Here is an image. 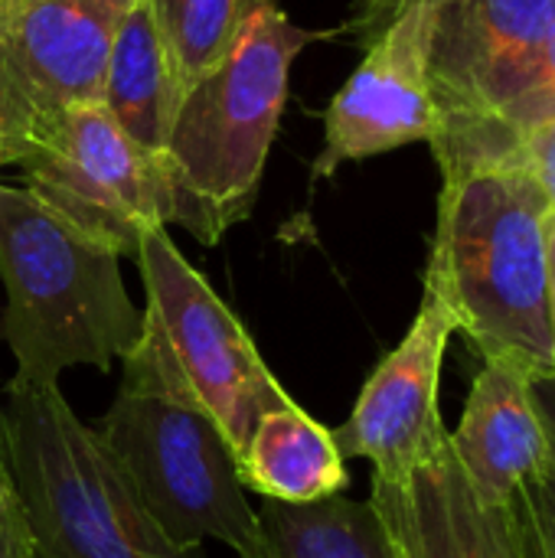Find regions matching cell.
I'll return each mask as SVG.
<instances>
[{
	"label": "cell",
	"instance_id": "obj_1",
	"mask_svg": "<svg viewBox=\"0 0 555 558\" xmlns=\"http://www.w3.org/2000/svg\"><path fill=\"white\" fill-rule=\"evenodd\" d=\"M550 199L510 150L442 170L425 288L484 363L555 376L550 324Z\"/></svg>",
	"mask_w": 555,
	"mask_h": 558
},
{
	"label": "cell",
	"instance_id": "obj_2",
	"mask_svg": "<svg viewBox=\"0 0 555 558\" xmlns=\"http://www.w3.org/2000/svg\"><path fill=\"white\" fill-rule=\"evenodd\" d=\"M95 435L173 546L200 553V543L213 539L239 558L262 556L258 510L239 481V454L147 311Z\"/></svg>",
	"mask_w": 555,
	"mask_h": 558
},
{
	"label": "cell",
	"instance_id": "obj_3",
	"mask_svg": "<svg viewBox=\"0 0 555 558\" xmlns=\"http://www.w3.org/2000/svg\"><path fill=\"white\" fill-rule=\"evenodd\" d=\"M0 337L23 383L56 386L72 366L108 373L144 327L121 255L88 239L33 190L0 183Z\"/></svg>",
	"mask_w": 555,
	"mask_h": 558
},
{
	"label": "cell",
	"instance_id": "obj_4",
	"mask_svg": "<svg viewBox=\"0 0 555 558\" xmlns=\"http://www.w3.org/2000/svg\"><path fill=\"white\" fill-rule=\"evenodd\" d=\"M327 36L334 33L298 26L272 0L236 49L183 92L164 167L173 186V222L200 245H219L249 219L288 101L291 65Z\"/></svg>",
	"mask_w": 555,
	"mask_h": 558
},
{
	"label": "cell",
	"instance_id": "obj_5",
	"mask_svg": "<svg viewBox=\"0 0 555 558\" xmlns=\"http://www.w3.org/2000/svg\"><path fill=\"white\" fill-rule=\"evenodd\" d=\"M0 412L7 468L33 558L200 556L160 533L59 383L10 379Z\"/></svg>",
	"mask_w": 555,
	"mask_h": 558
},
{
	"label": "cell",
	"instance_id": "obj_6",
	"mask_svg": "<svg viewBox=\"0 0 555 558\" xmlns=\"http://www.w3.org/2000/svg\"><path fill=\"white\" fill-rule=\"evenodd\" d=\"M62 219L121 258L137 255L150 229L173 222V186L164 160L144 154L101 101L56 114L13 160Z\"/></svg>",
	"mask_w": 555,
	"mask_h": 558
},
{
	"label": "cell",
	"instance_id": "obj_7",
	"mask_svg": "<svg viewBox=\"0 0 555 558\" xmlns=\"http://www.w3.org/2000/svg\"><path fill=\"white\" fill-rule=\"evenodd\" d=\"M429 82L438 111L432 154L497 131L546 69L555 0H429Z\"/></svg>",
	"mask_w": 555,
	"mask_h": 558
},
{
	"label": "cell",
	"instance_id": "obj_8",
	"mask_svg": "<svg viewBox=\"0 0 555 558\" xmlns=\"http://www.w3.org/2000/svg\"><path fill=\"white\" fill-rule=\"evenodd\" d=\"M134 258L147 291L144 311L164 330L190 389L239 454L255 422L294 399L268 369L242 320L183 258L167 229L144 232Z\"/></svg>",
	"mask_w": 555,
	"mask_h": 558
},
{
	"label": "cell",
	"instance_id": "obj_9",
	"mask_svg": "<svg viewBox=\"0 0 555 558\" xmlns=\"http://www.w3.org/2000/svg\"><path fill=\"white\" fill-rule=\"evenodd\" d=\"M128 3H0V163H13L65 108L101 101L111 39Z\"/></svg>",
	"mask_w": 555,
	"mask_h": 558
},
{
	"label": "cell",
	"instance_id": "obj_10",
	"mask_svg": "<svg viewBox=\"0 0 555 558\" xmlns=\"http://www.w3.org/2000/svg\"><path fill=\"white\" fill-rule=\"evenodd\" d=\"M458 333L448 304L422 288V304L406 337L363 383L350 418L334 428L337 451L373 464V481L402 484L448 445L438 405L442 366Z\"/></svg>",
	"mask_w": 555,
	"mask_h": 558
},
{
	"label": "cell",
	"instance_id": "obj_11",
	"mask_svg": "<svg viewBox=\"0 0 555 558\" xmlns=\"http://www.w3.org/2000/svg\"><path fill=\"white\" fill-rule=\"evenodd\" d=\"M429 0H409L366 43L363 62L330 98L324 111V147L311 167L314 180H330L343 163L435 137L438 111L429 82Z\"/></svg>",
	"mask_w": 555,
	"mask_h": 558
},
{
	"label": "cell",
	"instance_id": "obj_12",
	"mask_svg": "<svg viewBox=\"0 0 555 558\" xmlns=\"http://www.w3.org/2000/svg\"><path fill=\"white\" fill-rule=\"evenodd\" d=\"M370 504L402 558H533L517 500L481 497L448 445L402 484L373 481Z\"/></svg>",
	"mask_w": 555,
	"mask_h": 558
},
{
	"label": "cell",
	"instance_id": "obj_13",
	"mask_svg": "<svg viewBox=\"0 0 555 558\" xmlns=\"http://www.w3.org/2000/svg\"><path fill=\"white\" fill-rule=\"evenodd\" d=\"M448 448L474 490L494 504L517 494L553 471V448L533 402V379L514 366L484 363L471 383L458 428Z\"/></svg>",
	"mask_w": 555,
	"mask_h": 558
},
{
	"label": "cell",
	"instance_id": "obj_14",
	"mask_svg": "<svg viewBox=\"0 0 555 558\" xmlns=\"http://www.w3.org/2000/svg\"><path fill=\"white\" fill-rule=\"evenodd\" d=\"M180 98L183 88L154 10L147 0H131L111 39L101 105L144 154L164 160Z\"/></svg>",
	"mask_w": 555,
	"mask_h": 558
},
{
	"label": "cell",
	"instance_id": "obj_15",
	"mask_svg": "<svg viewBox=\"0 0 555 558\" xmlns=\"http://www.w3.org/2000/svg\"><path fill=\"white\" fill-rule=\"evenodd\" d=\"M245 490L275 504H314L350 487L347 458L334 432L311 418L298 402L265 412L239 451Z\"/></svg>",
	"mask_w": 555,
	"mask_h": 558
},
{
	"label": "cell",
	"instance_id": "obj_16",
	"mask_svg": "<svg viewBox=\"0 0 555 558\" xmlns=\"http://www.w3.org/2000/svg\"><path fill=\"white\" fill-rule=\"evenodd\" d=\"M258 530V558H402L376 507L343 494L314 504L265 500Z\"/></svg>",
	"mask_w": 555,
	"mask_h": 558
},
{
	"label": "cell",
	"instance_id": "obj_17",
	"mask_svg": "<svg viewBox=\"0 0 555 558\" xmlns=\"http://www.w3.org/2000/svg\"><path fill=\"white\" fill-rule=\"evenodd\" d=\"M180 88L209 75L272 0H147Z\"/></svg>",
	"mask_w": 555,
	"mask_h": 558
},
{
	"label": "cell",
	"instance_id": "obj_18",
	"mask_svg": "<svg viewBox=\"0 0 555 558\" xmlns=\"http://www.w3.org/2000/svg\"><path fill=\"white\" fill-rule=\"evenodd\" d=\"M550 121H555V39L553 46H550L546 69H543L540 85L533 88V95L523 105H517L510 111V118L497 131H491L484 137H474V141H468L461 147L435 154V163H438V170H445V167H458V163H471V160L504 157L520 134H527L530 128L550 124Z\"/></svg>",
	"mask_w": 555,
	"mask_h": 558
},
{
	"label": "cell",
	"instance_id": "obj_19",
	"mask_svg": "<svg viewBox=\"0 0 555 558\" xmlns=\"http://www.w3.org/2000/svg\"><path fill=\"white\" fill-rule=\"evenodd\" d=\"M533 558H555V468L517 494Z\"/></svg>",
	"mask_w": 555,
	"mask_h": 558
},
{
	"label": "cell",
	"instance_id": "obj_20",
	"mask_svg": "<svg viewBox=\"0 0 555 558\" xmlns=\"http://www.w3.org/2000/svg\"><path fill=\"white\" fill-rule=\"evenodd\" d=\"M510 150L530 167V173L536 177V183L543 186L550 206L555 209V121L540 124V128H530L527 134H520L510 144Z\"/></svg>",
	"mask_w": 555,
	"mask_h": 558
},
{
	"label": "cell",
	"instance_id": "obj_21",
	"mask_svg": "<svg viewBox=\"0 0 555 558\" xmlns=\"http://www.w3.org/2000/svg\"><path fill=\"white\" fill-rule=\"evenodd\" d=\"M0 558H33L29 533L13 494V481L0 487Z\"/></svg>",
	"mask_w": 555,
	"mask_h": 558
},
{
	"label": "cell",
	"instance_id": "obj_22",
	"mask_svg": "<svg viewBox=\"0 0 555 558\" xmlns=\"http://www.w3.org/2000/svg\"><path fill=\"white\" fill-rule=\"evenodd\" d=\"M409 0H357L353 20L347 23V29H353L363 43H370Z\"/></svg>",
	"mask_w": 555,
	"mask_h": 558
},
{
	"label": "cell",
	"instance_id": "obj_23",
	"mask_svg": "<svg viewBox=\"0 0 555 558\" xmlns=\"http://www.w3.org/2000/svg\"><path fill=\"white\" fill-rule=\"evenodd\" d=\"M533 402L540 409L543 428L550 435V448H553V468H555V376L546 379H533Z\"/></svg>",
	"mask_w": 555,
	"mask_h": 558
},
{
	"label": "cell",
	"instance_id": "obj_24",
	"mask_svg": "<svg viewBox=\"0 0 555 558\" xmlns=\"http://www.w3.org/2000/svg\"><path fill=\"white\" fill-rule=\"evenodd\" d=\"M546 255H550V324H553L555 353V209L546 213Z\"/></svg>",
	"mask_w": 555,
	"mask_h": 558
},
{
	"label": "cell",
	"instance_id": "obj_25",
	"mask_svg": "<svg viewBox=\"0 0 555 558\" xmlns=\"http://www.w3.org/2000/svg\"><path fill=\"white\" fill-rule=\"evenodd\" d=\"M10 484V468H7V441H3V412H0V487Z\"/></svg>",
	"mask_w": 555,
	"mask_h": 558
},
{
	"label": "cell",
	"instance_id": "obj_26",
	"mask_svg": "<svg viewBox=\"0 0 555 558\" xmlns=\"http://www.w3.org/2000/svg\"><path fill=\"white\" fill-rule=\"evenodd\" d=\"M3 3H13V0H3Z\"/></svg>",
	"mask_w": 555,
	"mask_h": 558
},
{
	"label": "cell",
	"instance_id": "obj_27",
	"mask_svg": "<svg viewBox=\"0 0 555 558\" xmlns=\"http://www.w3.org/2000/svg\"><path fill=\"white\" fill-rule=\"evenodd\" d=\"M0 3H3V0H0Z\"/></svg>",
	"mask_w": 555,
	"mask_h": 558
}]
</instances>
